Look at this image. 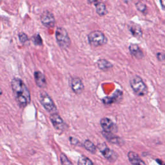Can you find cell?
<instances>
[{
    "instance_id": "603a6c76",
    "label": "cell",
    "mask_w": 165,
    "mask_h": 165,
    "mask_svg": "<svg viewBox=\"0 0 165 165\" xmlns=\"http://www.w3.org/2000/svg\"><path fill=\"white\" fill-rule=\"evenodd\" d=\"M32 41L34 43L36 44V45H41L42 44V39L40 37V36L39 34H37V35L34 36L33 38H32Z\"/></svg>"
},
{
    "instance_id": "83f0119b",
    "label": "cell",
    "mask_w": 165,
    "mask_h": 165,
    "mask_svg": "<svg viewBox=\"0 0 165 165\" xmlns=\"http://www.w3.org/2000/svg\"><path fill=\"white\" fill-rule=\"evenodd\" d=\"M87 1H88V2L89 3H90V4H92V3H94L96 1H98V0H87Z\"/></svg>"
},
{
    "instance_id": "30bf717a",
    "label": "cell",
    "mask_w": 165,
    "mask_h": 165,
    "mask_svg": "<svg viewBox=\"0 0 165 165\" xmlns=\"http://www.w3.org/2000/svg\"><path fill=\"white\" fill-rule=\"evenodd\" d=\"M102 134L103 136L105 137V138L109 141L110 143L117 144V145L121 146L124 144V141L121 137H119V136H117L114 134H113L111 132H106L103 131L102 132Z\"/></svg>"
},
{
    "instance_id": "d6986e66",
    "label": "cell",
    "mask_w": 165,
    "mask_h": 165,
    "mask_svg": "<svg viewBox=\"0 0 165 165\" xmlns=\"http://www.w3.org/2000/svg\"><path fill=\"white\" fill-rule=\"evenodd\" d=\"M84 146L86 149H87L89 152L91 153H95L96 152V147L94 144L90 140H86L84 143Z\"/></svg>"
},
{
    "instance_id": "4fadbf2b",
    "label": "cell",
    "mask_w": 165,
    "mask_h": 165,
    "mask_svg": "<svg viewBox=\"0 0 165 165\" xmlns=\"http://www.w3.org/2000/svg\"><path fill=\"white\" fill-rule=\"evenodd\" d=\"M123 93L120 90H117L114 94H113L112 97H106L103 99V102L105 105H109L113 103L119 101L122 98Z\"/></svg>"
},
{
    "instance_id": "5b68a950",
    "label": "cell",
    "mask_w": 165,
    "mask_h": 165,
    "mask_svg": "<svg viewBox=\"0 0 165 165\" xmlns=\"http://www.w3.org/2000/svg\"><path fill=\"white\" fill-rule=\"evenodd\" d=\"M57 43L62 49H67L70 45L71 41L67 31L63 27H58L56 31Z\"/></svg>"
},
{
    "instance_id": "2e32d148",
    "label": "cell",
    "mask_w": 165,
    "mask_h": 165,
    "mask_svg": "<svg viewBox=\"0 0 165 165\" xmlns=\"http://www.w3.org/2000/svg\"><path fill=\"white\" fill-rule=\"evenodd\" d=\"M130 31L134 37H138V38L143 35L142 29L141 27L138 25H136V24H133L131 26H130Z\"/></svg>"
},
{
    "instance_id": "4316f807",
    "label": "cell",
    "mask_w": 165,
    "mask_h": 165,
    "mask_svg": "<svg viewBox=\"0 0 165 165\" xmlns=\"http://www.w3.org/2000/svg\"><path fill=\"white\" fill-rule=\"evenodd\" d=\"M161 7L165 11V0H160Z\"/></svg>"
},
{
    "instance_id": "52a82bcc",
    "label": "cell",
    "mask_w": 165,
    "mask_h": 165,
    "mask_svg": "<svg viewBox=\"0 0 165 165\" xmlns=\"http://www.w3.org/2000/svg\"><path fill=\"white\" fill-rule=\"evenodd\" d=\"M41 22L43 25L48 28H53L55 26V18L52 13L46 10L41 15Z\"/></svg>"
},
{
    "instance_id": "8fae6325",
    "label": "cell",
    "mask_w": 165,
    "mask_h": 165,
    "mask_svg": "<svg viewBox=\"0 0 165 165\" xmlns=\"http://www.w3.org/2000/svg\"><path fill=\"white\" fill-rule=\"evenodd\" d=\"M100 124L103 129V131L106 132H112L116 129V125L111 119L108 118H104L101 119Z\"/></svg>"
},
{
    "instance_id": "9c48e42d",
    "label": "cell",
    "mask_w": 165,
    "mask_h": 165,
    "mask_svg": "<svg viewBox=\"0 0 165 165\" xmlns=\"http://www.w3.org/2000/svg\"><path fill=\"white\" fill-rule=\"evenodd\" d=\"M70 87L72 90L76 94H81L84 90V85L80 78L75 77L72 79Z\"/></svg>"
},
{
    "instance_id": "d4e9b609",
    "label": "cell",
    "mask_w": 165,
    "mask_h": 165,
    "mask_svg": "<svg viewBox=\"0 0 165 165\" xmlns=\"http://www.w3.org/2000/svg\"><path fill=\"white\" fill-rule=\"evenodd\" d=\"M69 140H70V143L72 144H73V145H77V144L79 143V142H80L77 139L74 138V137H70Z\"/></svg>"
},
{
    "instance_id": "6da1fadb",
    "label": "cell",
    "mask_w": 165,
    "mask_h": 165,
    "mask_svg": "<svg viewBox=\"0 0 165 165\" xmlns=\"http://www.w3.org/2000/svg\"><path fill=\"white\" fill-rule=\"evenodd\" d=\"M11 88L16 102L20 107H26L30 103V94L28 87L19 78H14L11 81Z\"/></svg>"
},
{
    "instance_id": "7c38bea8",
    "label": "cell",
    "mask_w": 165,
    "mask_h": 165,
    "mask_svg": "<svg viewBox=\"0 0 165 165\" xmlns=\"http://www.w3.org/2000/svg\"><path fill=\"white\" fill-rule=\"evenodd\" d=\"M34 79L36 84L37 87L41 88H44L47 86V81L44 75L40 71H36L34 72Z\"/></svg>"
},
{
    "instance_id": "44dd1931",
    "label": "cell",
    "mask_w": 165,
    "mask_h": 165,
    "mask_svg": "<svg viewBox=\"0 0 165 165\" xmlns=\"http://www.w3.org/2000/svg\"><path fill=\"white\" fill-rule=\"evenodd\" d=\"M60 160L62 165H72L71 161L68 159L66 155L63 153L60 155Z\"/></svg>"
},
{
    "instance_id": "e0dca14e",
    "label": "cell",
    "mask_w": 165,
    "mask_h": 165,
    "mask_svg": "<svg viewBox=\"0 0 165 165\" xmlns=\"http://www.w3.org/2000/svg\"><path fill=\"white\" fill-rule=\"evenodd\" d=\"M95 9H96V12L99 16H105L108 13L107 9H106V6L105 3L102 2L97 3L95 5Z\"/></svg>"
},
{
    "instance_id": "7a4b0ae2",
    "label": "cell",
    "mask_w": 165,
    "mask_h": 165,
    "mask_svg": "<svg viewBox=\"0 0 165 165\" xmlns=\"http://www.w3.org/2000/svg\"><path fill=\"white\" fill-rule=\"evenodd\" d=\"M130 84L132 90L137 95L144 96L147 94V87L142 79L138 75H133L130 81Z\"/></svg>"
},
{
    "instance_id": "3957f363",
    "label": "cell",
    "mask_w": 165,
    "mask_h": 165,
    "mask_svg": "<svg viewBox=\"0 0 165 165\" xmlns=\"http://www.w3.org/2000/svg\"><path fill=\"white\" fill-rule=\"evenodd\" d=\"M88 42L93 47L103 46L107 43V38L105 34L99 30H95L88 36Z\"/></svg>"
},
{
    "instance_id": "277c9868",
    "label": "cell",
    "mask_w": 165,
    "mask_h": 165,
    "mask_svg": "<svg viewBox=\"0 0 165 165\" xmlns=\"http://www.w3.org/2000/svg\"><path fill=\"white\" fill-rule=\"evenodd\" d=\"M39 99L41 104L46 110L47 112L50 113H56L57 108L53 100L50 97V95L47 94L46 92L41 91L39 94Z\"/></svg>"
},
{
    "instance_id": "ac0fdd59",
    "label": "cell",
    "mask_w": 165,
    "mask_h": 165,
    "mask_svg": "<svg viewBox=\"0 0 165 165\" xmlns=\"http://www.w3.org/2000/svg\"><path fill=\"white\" fill-rule=\"evenodd\" d=\"M97 65L99 69L102 70H106L110 69V68H112L113 66L111 63H110L108 61L105 59H101L98 60Z\"/></svg>"
},
{
    "instance_id": "ba28073f",
    "label": "cell",
    "mask_w": 165,
    "mask_h": 165,
    "mask_svg": "<svg viewBox=\"0 0 165 165\" xmlns=\"http://www.w3.org/2000/svg\"><path fill=\"white\" fill-rule=\"evenodd\" d=\"M50 121L53 126L57 130L63 131L67 128V125L61 116L57 113H54L50 117Z\"/></svg>"
},
{
    "instance_id": "5bb4252c",
    "label": "cell",
    "mask_w": 165,
    "mask_h": 165,
    "mask_svg": "<svg viewBox=\"0 0 165 165\" xmlns=\"http://www.w3.org/2000/svg\"><path fill=\"white\" fill-rule=\"evenodd\" d=\"M128 157L132 165H146L144 161L141 159V157L136 152L130 151L128 154Z\"/></svg>"
},
{
    "instance_id": "cb8c5ba5",
    "label": "cell",
    "mask_w": 165,
    "mask_h": 165,
    "mask_svg": "<svg viewBox=\"0 0 165 165\" xmlns=\"http://www.w3.org/2000/svg\"><path fill=\"white\" fill-rule=\"evenodd\" d=\"M19 40L21 41V42L23 43H26L27 42H28V41H29L28 36H27L26 34H24V33L19 34Z\"/></svg>"
},
{
    "instance_id": "484cf974",
    "label": "cell",
    "mask_w": 165,
    "mask_h": 165,
    "mask_svg": "<svg viewBox=\"0 0 165 165\" xmlns=\"http://www.w3.org/2000/svg\"><path fill=\"white\" fill-rule=\"evenodd\" d=\"M157 57L158 58V60H159L163 61V60H164V58H165V54H164L162 52L157 53Z\"/></svg>"
},
{
    "instance_id": "f1b7e54d",
    "label": "cell",
    "mask_w": 165,
    "mask_h": 165,
    "mask_svg": "<svg viewBox=\"0 0 165 165\" xmlns=\"http://www.w3.org/2000/svg\"><path fill=\"white\" fill-rule=\"evenodd\" d=\"M124 1H125V3H129V2H130V1H132V0H123Z\"/></svg>"
},
{
    "instance_id": "8992f818",
    "label": "cell",
    "mask_w": 165,
    "mask_h": 165,
    "mask_svg": "<svg viewBox=\"0 0 165 165\" xmlns=\"http://www.w3.org/2000/svg\"><path fill=\"white\" fill-rule=\"evenodd\" d=\"M97 147L103 154V156L108 161H109L110 162H115L117 159H118V156L117 153L115 152L113 150L110 149L106 143H99L98 144Z\"/></svg>"
},
{
    "instance_id": "9a60e30c",
    "label": "cell",
    "mask_w": 165,
    "mask_h": 165,
    "mask_svg": "<svg viewBox=\"0 0 165 165\" xmlns=\"http://www.w3.org/2000/svg\"><path fill=\"white\" fill-rule=\"evenodd\" d=\"M130 52L132 56L136 57V59H142L143 57V53L139 47L136 44H131L129 47Z\"/></svg>"
},
{
    "instance_id": "f546056e",
    "label": "cell",
    "mask_w": 165,
    "mask_h": 165,
    "mask_svg": "<svg viewBox=\"0 0 165 165\" xmlns=\"http://www.w3.org/2000/svg\"><path fill=\"white\" fill-rule=\"evenodd\" d=\"M2 93H3V92H2V90H1V88H0V95H1V94H2Z\"/></svg>"
},
{
    "instance_id": "ffe728a7",
    "label": "cell",
    "mask_w": 165,
    "mask_h": 165,
    "mask_svg": "<svg viewBox=\"0 0 165 165\" xmlns=\"http://www.w3.org/2000/svg\"><path fill=\"white\" fill-rule=\"evenodd\" d=\"M78 165H94V164L88 157L82 156L78 160Z\"/></svg>"
},
{
    "instance_id": "7402d4cb",
    "label": "cell",
    "mask_w": 165,
    "mask_h": 165,
    "mask_svg": "<svg viewBox=\"0 0 165 165\" xmlns=\"http://www.w3.org/2000/svg\"><path fill=\"white\" fill-rule=\"evenodd\" d=\"M136 8L139 11L143 13H144L147 10V7L145 4H144L142 2H138L136 3Z\"/></svg>"
}]
</instances>
